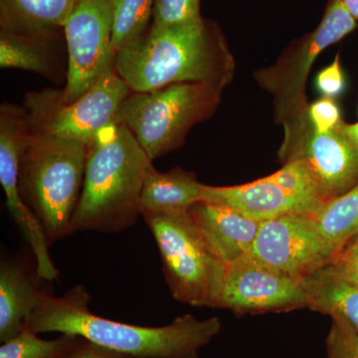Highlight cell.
<instances>
[{
    "label": "cell",
    "mask_w": 358,
    "mask_h": 358,
    "mask_svg": "<svg viewBox=\"0 0 358 358\" xmlns=\"http://www.w3.org/2000/svg\"><path fill=\"white\" fill-rule=\"evenodd\" d=\"M90 296L81 285L64 296L42 293L25 327L36 334L60 333L86 339L134 358H199V350L218 336V317H176L169 326L138 327L98 317L89 310Z\"/></svg>",
    "instance_id": "1"
},
{
    "label": "cell",
    "mask_w": 358,
    "mask_h": 358,
    "mask_svg": "<svg viewBox=\"0 0 358 358\" xmlns=\"http://www.w3.org/2000/svg\"><path fill=\"white\" fill-rule=\"evenodd\" d=\"M115 70L133 92L182 83L223 90L234 76L235 61L217 23L203 17L190 24L150 25L117 52Z\"/></svg>",
    "instance_id": "2"
},
{
    "label": "cell",
    "mask_w": 358,
    "mask_h": 358,
    "mask_svg": "<svg viewBox=\"0 0 358 358\" xmlns=\"http://www.w3.org/2000/svg\"><path fill=\"white\" fill-rule=\"evenodd\" d=\"M152 162L124 124L114 122L102 129L89 145L71 234L117 233L134 226L141 215V189Z\"/></svg>",
    "instance_id": "3"
},
{
    "label": "cell",
    "mask_w": 358,
    "mask_h": 358,
    "mask_svg": "<svg viewBox=\"0 0 358 358\" xmlns=\"http://www.w3.org/2000/svg\"><path fill=\"white\" fill-rule=\"evenodd\" d=\"M88 152V145L58 136L30 133L26 138L18 188L50 246L71 234Z\"/></svg>",
    "instance_id": "4"
},
{
    "label": "cell",
    "mask_w": 358,
    "mask_h": 358,
    "mask_svg": "<svg viewBox=\"0 0 358 358\" xmlns=\"http://www.w3.org/2000/svg\"><path fill=\"white\" fill-rule=\"evenodd\" d=\"M222 90L197 83L131 91L120 106L115 122L128 128L152 162L180 148L189 129L214 114Z\"/></svg>",
    "instance_id": "5"
},
{
    "label": "cell",
    "mask_w": 358,
    "mask_h": 358,
    "mask_svg": "<svg viewBox=\"0 0 358 358\" xmlns=\"http://www.w3.org/2000/svg\"><path fill=\"white\" fill-rule=\"evenodd\" d=\"M357 20L343 0H329L319 26L303 37L274 67L260 71L257 79L275 96L277 117L285 128L280 155L293 152L312 129L305 90L308 73L320 53L357 28Z\"/></svg>",
    "instance_id": "6"
},
{
    "label": "cell",
    "mask_w": 358,
    "mask_h": 358,
    "mask_svg": "<svg viewBox=\"0 0 358 358\" xmlns=\"http://www.w3.org/2000/svg\"><path fill=\"white\" fill-rule=\"evenodd\" d=\"M141 216L157 242L173 298L193 307L217 308L227 265L214 253L188 211Z\"/></svg>",
    "instance_id": "7"
},
{
    "label": "cell",
    "mask_w": 358,
    "mask_h": 358,
    "mask_svg": "<svg viewBox=\"0 0 358 358\" xmlns=\"http://www.w3.org/2000/svg\"><path fill=\"white\" fill-rule=\"evenodd\" d=\"M131 92L115 70L74 102L63 101L57 89L29 92L23 107L30 133L76 141L89 147L102 129L115 122L120 106Z\"/></svg>",
    "instance_id": "8"
},
{
    "label": "cell",
    "mask_w": 358,
    "mask_h": 358,
    "mask_svg": "<svg viewBox=\"0 0 358 358\" xmlns=\"http://www.w3.org/2000/svg\"><path fill=\"white\" fill-rule=\"evenodd\" d=\"M113 30L114 0H77L64 27L68 74L59 90L63 101L74 102L115 70Z\"/></svg>",
    "instance_id": "9"
},
{
    "label": "cell",
    "mask_w": 358,
    "mask_h": 358,
    "mask_svg": "<svg viewBox=\"0 0 358 358\" xmlns=\"http://www.w3.org/2000/svg\"><path fill=\"white\" fill-rule=\"evenodd\" d=\"M336 254L315 218L296 214L261 223L249 255L303 279L331 263Z\"/></svg>",
    "instance_id": "10"
},
{
    "label": "cell",
    "mask_w": 358,
    "mask_h": 358,
    "mask_svg": "<svg viewBox=\"0 0 358 358\" xmlns=\"http://www.w3.org/2000/svg\"><path fill=\"white\" fill-rule=\"evenodd\" d=\"M308 307L303 279L250 255L227 265L217 308L235 313L291 310Z\"/></svg>",
    "instance_id": "11"
},
{
    "label": "cell",
    "mask_w": 358,
    "mask_h": 358,
    "mask_svg": "<svg viewBox=\"0 0 358 358\" xmlns=\"http://www.w3.org/2000/svg\"><path fill=\"white\" fill-rule=\"evenodd\" d=\"M296 159L306 162L327 202L358 183V147L336 128L326 133L310 129L284 160Z\"/></svg>",
    "instance_id": "12"
},
{
    "label": "cell",
    "mask_w": 358,
    "mask_h": 358,
    "mask_svg": "<svg viewBox=\"0 0 358 358\" xmlns=\"http://www.w3.org/2000/svg\"><path fill=\"white\" fill-rule=\"evenodd\" d=\"M201 201L228 207L259 223L296 214L315 217L324 205L291 194L267 176L241 185H204Z\"/></svg>",
    "instance_id": "13"
},
{
    "label": "cell",
    "mask_w": 358,
    "mask_h": 358,
    "mask_svg": "<svg viewBox=\"0 0 358 358\" xmlns=\"http://www.w3.org/2000/svg\"><path fill=\"white\" fill-rule=\"evenodd\" d=\"M64 30L18 33L0 30V67L35 73L49 80H67L68 54Z\"/></svg>",
    "instance_id": "14"
},
{
    "label": "cell",
    "mask_w": 358,
    "mask_h": 358,
    "mask_svg": "<svg viewBox=\"0 0 358 358\" xmlns=\"http://www.w3.org/2000/svg\"><path fill=\"white\" fill-rule=\"evenodd\" d=\"M188 213L214 253L226 265L249 255L261 223L228 207L205 201L192 205Z\"/></svg>",
    "instance_id": "15"
},
{
    "label": "cell",
    "mask_w": 358,
    "mask_h": 358,
    "mask_svg": "<svg viewBox=\"0 0 358 358\" xmlns=\"http://www.w3.org/2000/svg\"><path fill=\"white\" fill-rule=\"evenodd\" d=\"M204 185L194 174L180 167L160 173L152 164L141 189V214L187 212L192 205L201 201Z\"/></svg>",
    "instance_id": "16"
},
{
    "label": "cell",
    "mask_w": 358,
    "mask_h": 358,
    "mask_svg": "<svg viewBox=\"0 0 358 358\" xmlns=\"http://www.w3.org/2000/svg\"><path fill=\"white\" fill-rule=\"evenodd\" d=\"M42 292L20 264L2 262L0 268V341L6 343L24 329L28 315Z\"/></svg>",
    "instance_id": "17"
},
{
    "label": "cell",
    "mask_w": 358,
    "mask_h": 358,
    "mask_svg": "<svg viewBox=\"0 0 358 358\" xmlns=\"http://www.w3.org/2000/svg\"><path fill=\"white\" fill-rule=\"evenodd\" d=\"M77 0H0V30L63 31Z\"/></svg>",
    "instance_id": "18"
},
{
    "label": "cell",
    "mask_w": 358,
    "mask_h": 358,
    "mask_svg": "<svg viewBox=\"0 0 358 358\" xmlns=\"http://www.w3.org/2000/svg\"><path fill=\"white\" fill-rule=\"evenodd\" d=\"M308 307L345 320L358 333V285L343 279L327 266L303 279Z\"/></svg>",
    "instance_id": "19"
},
{
    "label": "cell",
    "mask_w": 358,
    "mask_h": 358,
    "mask_svg": "<svg viewBox=\"0 0 358 358\" xmlns=\"http://www.w3.org/2000/svg\"><path fill=\"white\" fill-rule=\"evenodd\" d=\"M315 218L336 253L341 252L358 236V183L327 202Z\"/></svg>",
    "instance_id": "20"
},
{
    "label": "cell",
    "mask_w": 358,
    "mask_h": 358,
    "mask_svg": "<svg viewBox=\"0 0 358 358\" xmlns=\"http://www.w3.org/2000/svg\"><path fill=\"white\" fill-rule=\"evenodd\" d=\"M154 3L155 0H114L113 47L115 53L150 28Z\"/></svg>",
    "instance_id": "21"
},
{
    "label": "cell",
    "mask_w": 358,
    "mask_h": 358,
    "mask_svg": "<svg viewBox=\"0 0 358 358\" xmlns=\"http://www.w3.org/2000/svg\"><path fill=\"white\" fill-rule=\"evenodd\" d=\"M79 339L62 334L54 341H44L24 327L17 336L2 343L0 358H64Z\"/></svg>",
    "instance_id": "22"
},
{
    "label": "cell",
    "mask_w": 358,
    "mask_h": 358,
    "mask_svg": "<svg viewBox=\"0 0 358 358\" xmlns=\"http://www.w3.org/2000/svg\"><path fill=\"white\" fill-rule=\"evenodd\" d=\"M267 178L291 194L320 203H327L312 171L303 159H292L285 162L280 171L267 176Z\"/></svg>",
    "instance_id": "23"
},
{
    "label": "cell",
    "mask_w": 358,
    "mask_h": 358,
    "mask_svg": "<svg viewBox=\"0 0 358 358\" xmlns=\"http://www.w3.org/2000/svg\"><path fill=\"white\" fill-rule=\"evenodd\" d=\"M201 0H155L152 25L169 27L201 20Z\"/></svg>",
    "instance_id": "24"
},
{
    "label": "cell",
    "mask_w": 358,
    "mask_h": 358,
    "mask_svg": "<svg viewBox=\"0 0 358 358\" xmlns=\"http://www.w3.org/2000/svg\"><path fill=\"white\" fill-rule=\"evenodd\" d=\"M326 339L327 358H358V333L345 320L331 317Z\"/></svg>",
    "instance_id": "25"
},
{
    "label": "cell",
    "mask_w": 358,
    "mask_h": 358,
    "mask_svg": "<svg viewBox=\"0 0 358 358\" xmlns=\"http://www.w3.org/2000/svg\"><path fill=\"white\" fill-rule=\"evenodd\" d=\"M308 121L313 131L326 133L336 129L341 122V112L333 98L320 99L308 107Z\"/></svg>",
    "instance_id": "26"
},
{
    "label": "cell",
    "mask_w": 358,
    "mask_h": 358,
    "mask_svg": "<svg viewBox=\"0 0 358 358\" xmlns=\"http://www.w3.org/2000/svg\"><path fill=\"white\" fill-rule=\"evenodd\" d=\"M327 266L343 279L358 285V236L338 252Z\"/></svg>",
    "instance_id": "27"
},
{
    "label": "cell",
    "mask_w": 358,
    "mask_h": 358,
    "mask_svg": "<svg viewBox=\"0 0 358 358\" xmlns=\"http://www.w3.org/2000/svg\"><path fill=\"white\" fill-rule=\"evenodd\" d=\"M317 87L320 93L327 98H334L345 88V78L341 67L339 55L331 65L320 71L317 77Z\"/></svg>",
    "instance_id": "28"
},
{
    "label": "cell",
    "mask_w": 358,
    "mask_h": 358,
    "mask_svg": "<svg viewBox=\"0 0 358 358\" xmlns=\"http://www.w3.org/2000/svg\"><path fill=\"white\" fill-rule=\"evenodd\" d=\"M80 339L64 358H134L90 343L86 339L82 338L83 341Z\"/></svg>",
    "instance_id": "29"
},
{
    "label": "cell",
    "mask_w": 358,
    "mask_h": 358,
    "mask_svg": "<svg viewBox=\"0 0 358 358\" xmlns=\"http://www.w3.org/2000/svg\"><path fill=\"white\" fill-rule=\"evenodd\" d=\"M336 129L343 136H345L348 140L352 141L353 145L358 147V122H355V124H345V122L341 121L339 122L338 126L336 127Z\"/></svg>",
    "instance_id": "30"
},
{
    "label": "cell",
    "mask_w": 358,
    "mask_h": 358,
    "mask_svg": "<svg viewBox=\"0 0 358 358\" xmlns=\"http://www.w3.org/2000/svg\"><path fill=\"white\" fill-rule=\"evenodd\" d=\"M343 2L348 13L355 20H358V0H343Z\"/></svg>",
    "instance_id": "31"
}]
</instances>
